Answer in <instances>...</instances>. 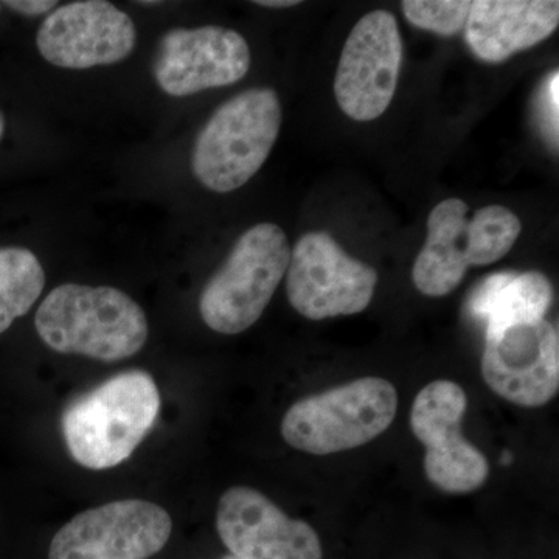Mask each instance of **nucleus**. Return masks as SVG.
Masks as SVG:
<instances>
[{
	"label": "nucleus",
	"mask_w": 559,
	"mask_h": 559,
	"mask_svg": "<svg viewBox=\"0 0 559 559\" xmlns=\"http://www.w3.org/2000/svg\"><path fill=\"white\" fill-rule=\"evenodd\" d=\"M44 344L62 355L117 362L145 347V311L123 290L64 283L43 300L35 318Z\"/></svg>",
	"instance_id": "nucleus-1"
},
{
	"label": "nucleus",
	"mask_w": 559,
	"mask_h": 559,
	"mask_svg": "<svg viewBox=\"0 0 559 559\" xmlns=\"http://www.w3.org/2000/svg\"><path fill=\"white\" fill-rule=\"evenodd\" d=\"M160 411L156 381L143 370L109 378L62 415L66 447L84 468H114L130 459Z\"/></svg>",
	"instance_id": "nucleus-2"
},
{
	"label": "nucleus",
	"mask_w": 559,
	"mask_h": 559,
	"mask_svg": "<svg viewBox=\"0 0 559 559\" xmlns=\"http://www.w3.org/2000/svg\"><path fill=\"white\" fill-rule=\"evenodd\" d=\"M466 202L451 198L437 204L428 218V238L415 260L412 280L428 297L457 288L471 266H488L513 249L521 221L503 205H487L468 216Z\"/></svg>",
	"instance_id": "nucleus-3"
},
{
	"label": "nucleus",
	"mask_w": 559,
	"mask_h": 559,
	"mask_svg": "<svg viewBox=\"0 0 559 559\" xmlns=\"http://www.w3.org/2000/svg\"><path fill=\"white\" fill-rule=\"evenodd\" d=\"M282 127L277 92L259 87L235 95L204 124L191 170L205 189L229 193L248 183L270 157Z\"/></svg>",
	"instance_id": "nucleus-4"
},
{
	"label": "nucleus",
	"mask_w": 559,
	"mask_h": 559,
	"mask_svg": "<svg viewBox=\"0 0 559 559\" xmlns=\"http://www.w3.org/2000/svg\"><path fill=\"white\" fill-rule=\"evenodd\" d=\"M399 411V392L384 378H359L294 403L282 436L294 450L330 455L355 450L380 437Z\"/></svg>",
	"instance_id": "nucleus-5"
},
{
	"label": "nucleus",
	"mask_w": 559,
	"mask_h": 559,
	"mask_svg": "<svg viewBox=\"0 0 559 559\" xmlns=\"http://www.w3.org/2000/svg\"><path fill=\"white\" fill-rule=\"evenodd\" d=\"M289 260L288 237L278 226L263 223L246 230L202 289L205 325L229 336L249 330L270 305Z\"/></svg>",
	"instance_id": "nucleus-6"
},
{
	"label": "nucleus",
	"mask_w": 559,
	"mask_h": 559,
	"mask_svg": "<svg viewBox=\"0 0 559 559\" xmlns=\"http://www.w3.org/2000/svg\"><path fill=\"white\" fill-rule=\"evenodd\" d=\"M377 285V271L345 253L326 231L305 234L290 252L286 296L304 318L359 314L369 307Z\"/></svg>",
	"instance_id": "nucleus-7"
},
{
	"label": "nucleus",
	"mask_w": 559,
	"mask_h": 559,
	"mask_svg": "<svg viewBox=\"0 0 559 559\" xmlns=\"http://www.w3.org/2000/svg\"><path fill=\"white\" fill-rule=\"evenodd\" d=\"M468 399L454 381L429 382L417 393L411 428L426 448L425 473L433 487L451 495H466L484 487L489 463L462 433Z\"/></svg>",
	"instance_id": "nucleus-8"
},
{
	"label": "nucleus",
	"mask_w": 559,
	"mask_h": 559,
	"mask_svg": "<svg viewBox=\"0 0 559 559\" xmlns=\"http://www.w3.org/2000/svg\"><path fill=\"white\" fill-rule=\"evenodd\" d=\"M171 532L170 514L157 503L119 500L70 520L51 539L49 559H148Z\"/></svg>",
	"instance_id": "nucleus-9"
},
{
	"label": "nucleus",
	"mask_w": 559,
	"mask_h": 559,
	"mask_svg": "<svg viewBox=\"0 0 559 559\" xmlns=\"http://www.w3.org/2000/svg\"><path fill=\"white\" fill-rule=\"evenodd\" d=\"M403 64L399 22L385 10L359 20L342 50L334 95L345 116L356 121L380 119L395 95Z\"/></svg>",
	"instance_id": "nucleus-10"
},
{
	"label": "nucleus",
	"mask_w": 559,
	"mask_h": 559,
	"mask_svg": "<svg viewBox=\"0 0 559 559\" xmlns=\"http://www.w3.org/2000/svg\"><path fill=\"white\" fill-rule=\"evenodd\" d=\"M481 377L516 406H546L559 390L558 330L543 319L487 334Z\"/></svg>",
	"instance_id": "nucleus-11"
},
{
	"label": "nucleus",
	"mask_w": 559,
	"mask_h": 559,
	"mask_svg": "<svg viewBox=\"0 0 559 559\" xmlns=\"http://www.w3.org/2000/svg\"><path fill=\"white\" fill-rule=\"evenodd\" d=\"M135 40L134 22L106 0H79L57 7L36 35L44 60L75 70L127 60Z\"/></svg>",
	"instance_id": "nucleus-12"
},
{
	"label": "nucleus",
	"mask_w": 559,
	"mask_h": 559,
	"mask_svg": "<svg viewBox=\"0 0 559 559\" xmlns=\"http://www.w3.org/2000/svg\"><path fill=\"white\" fill-rule=\"evenodd\" d=\"M249 69L248 40L215 25L165 33L154 61L157 84L171 97L230 86L245 79Z\"/></svg>",
	"instance_id": "nucleus-13"
},
{
	"label": "nucleus",
	"mask_w": 559,
	"mask_h": 559,
	"mask_svg": "<svg viewBox=\"0 0 559 559\" xmlns=\"http://www.w3.org/2000/svg\"><path fill=\"white\" fill-rule=\"evenodd\" d=\"M216 530L238 559H322L316 530L290 520L259 489H227L216 510Z\"/></svg>",
	"instance_id": "nucleus-14"
},
{
	"label": "nucleus",
	"mask_w": 559,
	"mask_h": 559,
	"mask_svg": "<svg viewBox=\"0 0 559 559\" xmlns=\"http://www.w3.org/2000/svg\"><path fill=\"white\" fill-rule=\"evenodd\" d=\"M558 25L554 0H477L471 2L465 39L476 58L499 64L550 38Z\"/></svg>",
	"instance_id": "nucleus-15"
},
{
	"label": "nucleus",
	"mask_w": 559,
	"mask_h": 559,
	"mask_svg": "<svg viewBox=\"0 0 559 559\" xmlns=\"http://www.w3.org/2000/svg\"><path fill=\"white\" fill-rule=\"evenodd\" d=\"M554 301L550 280L538 271L499 272L473 290L468 308L487 322V334L546 318Z\"/></svg>",
	"instance_id": "nucleus-16"
},
{
	"label": "nucleus",
	"mask_w": 559,
	"mask_h": 559,
	"mask_svg": "<svg viewBox=\"0 0 559 559\" xmlns=\"http://www.w3.org/2000/svg\"><path fill=\"white\" fill-rule=\"evenodd\" d=\"M44 286L46 272L32 250L0 249V334L32 310Z\"/></svg>",
	"instance_id": "nucleus-17"
},
{
	"label": "nucleus",
	"mask_w": 559,
	"mask_h": 559,
	"mask_svg": "<svg viewBox=\"0 0 559 559\" xmlns=\"http://www.w3.org/2000/svg\"><path fill=\"white\" fill-rule=\"evenodd\" d=\"M471 2L466 0H406L403 13L406 20L421 31L440 36H454L468 21Z\"/></svg>",
	"instance_id": "nucleus-18"
},
{
	"label": "nucleus",
	"mask_w": 559,
	"mask_h": 559,
	"mask_svg": "<svg viewBox=\"0 0 559 559\" xmlns=\"http://www.w3.org/2000/svg\"><path fill=\"white\" fill-rule=\"evenodd\" d=\"M558 87H559V72L551 73L549 83H547L546 92H544L543 103L546 105V116L549 120L551 132L558 135Z\"/></svg>",
	"instance_id": "nucleus-19"
},
{
	"label": "nucleus",
	"mask_w": 559,
	"mask_h": 559,
	"mask_svg": "<svg viewBox=\"0 0 559 559\" xmlns=\"http://www.w3.org/2000/svg\"><path fill=\"white\" fill-rule=\"evenodd\" d=\"M3 5L10 7L11 10L25 14V16H40V14L53 11L55 7H58V2L55 0H11Z\"/></svg>",
	"instance_id": "nucleus-20"
},
{
	"label": "nucleus",
	"mask_w": 559,
	"mask_h": 559,
	"mask_svg": "<svg viewBox=\"0 0 559 559\" xmlns=\"http://www.w3.org/2000/svg\"><path fill=\"white\" fill-rule=\"evenodd\" d=\"M257 5L267 7V9H289V7L299 5L297 0H259Z\"/></svg>",
	"instance_id": "nucleus-21"
},
{
	"label": "nucleus",
	"mask_w": 559,
	"mask_h": 559,
	"mask_svg": "<svg viewBox=\"0 0 559 559\" xmlns=\"http://www.w3.org/2000/svg\"><path fill=\"white\" fill-rule=\"evenodd\" d=\"M3 130H5V121H3V116L0 114V139H2Z\"/></svg>",
	"instance_id": "nucleus-22"
},
{
	"label": "nucleus",
	"mask_w": 559,
	"mask_h": 559,
	"mask_svg": "<svg viewBox=\"0 0 559 559\" xmlns=\"http://www.w3.org/2000/svg\"><path fill=\"white\" fill-rule=\"evenodd\" d=\"M160 2H140V5H159Z\"/></svg>",
	"instance_id": "nucleus-23"
},
{
	"label": "nucleus",
	"mask_w": 559,
	"mask_h": 559,
	"mask_svg": "<svg viewBox=\"0 0 559 559\" xmlns=\"http://www.w3.org/2000/svg\"><path fill=\"white\" fill-rule=\"evenodd\" d=\"M223 559H238V558L231 557V555H229V557H224Z\"/></svg>",
	"instance_id": "nucleus-24"
}]
</instances>
